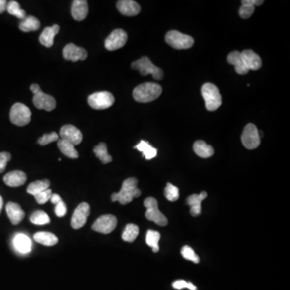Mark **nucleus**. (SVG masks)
Wrapping results in <instances>:
<instances>
[{"label":"nucleus","mask_w":290,"mask_h":290,"mask_svg":"<svg viewBox=\"0 0 290 290\" xmlns=\"http://www.w3.org/2000/svg\"><path fill=\"white\" fill-rule=\"evenodd\" d=\"M162 87L155 82H145L137 86L133 91L135 100L139 103H150L160 96Z\"/></svg>","instance_id":"2"},{"label":"nucleus","mask_w":290,"mask_h":290,"mask_svg":"<svg viewBox=\"0 0 290 290\" xmlns=\"http://www.w3.org/2000/svg\"><path fill=\"white\" fill-rule=\"evenodd\" d=\"M117 219L112 215H102L93 223L92 230L102 234H109L116 229Z\"/></svg>","instance_id":"10"},{"label":"nucleus","mask_w":290,"mask_h":290,"mask_svg":"<svg viewBox=\"0 0 290 290\" xmlns=\"http://www.w3.org/2000/svg\"><path fill=\"white\" fill-rule=\"evenodd\" d=\"M6 6H7V2L6 0H0V14L6 11Z\"/></svg>","instance_id":"45"},{"label":"nucleus","mask_w":290,"mask_h":290,"mask_svg":"<svg viewBox=\"0 0 290 290\" xmlns=\"http://www.w3.org/2000/svg\"><path fill=\"white\" fill-rule=\"evenodd\" d=\"M241 56L248 70H258L262 66L261 57L253 50L247 49L243 51Z\"/></svg>","instance_id":"20"},{"label":"nucleus","mask_w":290,"mask_h":290,"mask_svg":"<svg viewBox=\"0 0 290 290\" xmlns=\"http://www.w3.org/2000/svg\"><path fill=\"white\" fill-rule=\"evenodd\" d=\"M60 136L61 139L72 144L74 146L81 144L83 139L81 131L71 124H66L62 126L60 130Z\"/></svg>","instance_id":"14"},{"label":"nucleus","mask_w":290,"mask_h":290,"mask_svg":"<svg viewBox=\"0 0 290 290\" xmlns=\"http://www.w3.org/2000/svg\"><path fill=\"white\" fill-rule=\"evenodd\" d=\"M55 213H56L57 216L58 217H63L66 215V213H67V207L65 206V202L63 201H61V202H58L56 205Z\"/></svg>","instance_id":"43"},{"label":"nucleus","mask_w":290,"mask_h":290,"mask_svg":"<svg viewBox=\"0 0 290 290\" xmlns=\"http://www.w3.org/2000/svg\"><path fill=\"white\" fill-rule=\"evenodd\" d=\"M50 201L52 203H53V204L57 205L58 202L62 201V199H61V196L58 195L57 193H53L52 197H51Z\"/></svg>","instance_id":"44"},{"label":"nucleus","mask_w":290,"mask_h":290,"mask_svg":"<svg viewBox=\"0 0 290 290\" xmlns=\"http://www.w3.org/2000/svg\"><path fill=\"white\" fill-rule=\"evenodd\" d=\"M173 288L176 290H181V289L187 288L190 290H197V287L194 285L192 284L190 282H185L184 280H178L172 283Z\"/></svg>","instance_id":"41"},{"label":"nucleus","mask_w":290,"mask_h":290,"mask_svg":"<svg viewBox=\"0 0 290 290\" xmlns=\"http://www.w3.org/2000/svg\"><path fill=\"white\" fill-rule=\"evenodd\" d=\"M144 205L147 208L145 217L147 220L152 221L160 227H165L168 224V219L164 216L158 207V202L156 198L149 197L145 200Z\"/></svg>","instance_id":"5"},{"label":"nucleus","mask_w":290,"mask_h":290,"mask_svg":"<svg viewBox=\"0 0 290 290\" xmlns=\"http://www.w3.org/2000/svg\"><path fill=\"white\" fill-rule=\"evenodd\" d=\"M128 40V34L123 29L114 30L106 39L105 48L109 51H115L124 47Z\"/></svg>","instance_id":"11"},{"label":"nucleus","mask_w":290,"mask_h":290,"mask_svg":"<svg viewBox=\"0 0 290 290\" xmlns=\"http://www.w3.org/2000/svg\"><path fill=\"white\" fill-rule=\"evenodd\" d=\"M34 105L36 108L40 110H45L47 112H51L56 108L57 102L54 98L51 95L45 94L41 90H38L36 92L34 93L33 96Z\"/></svg>","instance_id":"12"},{"label":"nucleus","mask_w":290,"mask_h":290,"mask_svg":"<svg viewBox=\"0 0 290 290\" xmlns=\"http://www.w3.org/2000/svg\"><path fill=\"white\" fill-rule=\"evenodd\" d=\"M72 16L77 21H82L88 15V4L86 0H74L72 4Z\"/></svg>","instance_id":"21"},{"label":"nucleus","mask_w":290,"mask_h":290,"mask_svg":"<svg viewBox=\"0 0 290 290\" xmlns=\"http://www.w3.org/2000/svg\"><path fill=\"white\" fill-rule=\"evenodd\" d=\"M6 214L8 215L9 219L11 220L13 225H17L25 217V213L23 211L21 206L15 202H8L6 206Z\"/></svg>","instance_id":"18"},{"label":"nucleus","mask_w":290,"mask_h":290,"mask_svg":"<svg viewBox=\"0 0 290 290\" xmlns=\"http://www.w3.org/2000/svg\"><path fill=\"white\" fill-rule=\"evenodd\" d=\"M164 195L168 201L176 202L179 198V189L171 183H168L164 189Z\"/></svg>","instance_id":"37"},{"label":"nucleus","mask_w":290,"mask_h":290,"mask_svg":"<svg viewBox=\"0 0 290 290\" xmlns=\"http://www.w3.org/2000/svg\"><path fill=\"white\" fill-rule=\"evenodd\" d=\"M207 193L202 191L200 194H193L188 197L186 202L188 206H190V214L193 217H197L201 215L202 212V202L206 199Z\"/></svg>","instance_id":"17"},{"label":"nucleus","mask_w":290,"mask_h":290,"mask_svg":"<svg viewBox=\"0 0 290 290\" xmlns=\"http://www.w3.org/2000/svg\"><path fill=\"white\" fill-rule=\"evenodd\" d=\"M52 195H53L52 190L48 189H46V190H44V191L39 193L37 195L35 196V198H36L37 203L42 205L44 204V203H46L48 200H50Z\"/></svg>","instance_id":"40"},{"label":"nucleus","mask_w":290,"mask_h":290,"mask_svg":"<svg viewBox=\"0 0 290 290\" xmlns=\"http://www.w3.org/2000/svg\"><path fill=\"white\" fill-rule=\"evenodd\" d=\"M202 95L206 103V109L214 112L222 105V96L218 87L213 83H205L202 87Z\"/></svg>","instance_id":"3"},{"label":"nucleus","mask_w":290,"mask_h":290,"mask_svg":"<svg viewBox=\"0 0 290 290\" xmlns=\"http://www.w3.org/2000/svg\"><path fill=\"white\" fill-rule=\"evenodd\" d=\"M139 234V227L138 226L135 225L133 223H129L125 227L124 232H123V240L129 243H133L137 239Z\"/></svg>","instance_id":"33"},{"label":"nucleus","mask_w":290,"mask_h":290,"mask_svg":"<svg viewBox=\"0 0 290 290\" xmlns=\"http://www.w3.org/2000/svg\"><path fill=\"white\" fill-rule=\"evenodd\" d=\"M241 6L239 10V15L242 19H248L253 15L255 11V6L249 4L247 2L246 0L241 1Z\"/></svg>","instance_id":"36"},{"label":"nucleus","mask_w":290,"mask_h":290,"mask_svg":"<svg viewBox=\"0 0 290 290\" xmlns=\"http://www.w3.org/2000/svg\"><path fill=\"white\" fill-rule=\"evenodd\" d=\"M115 103V98L108 91L95 92L88 97V104L95 110H104L112 107Z\"/></svg>","instance_id":"8"},{"label":"nucleus","mask_w":290,"mask_h":290,"mask_svg":"<svg viewBox=\"0 0 290 290\" xmlns=\"http://www.w3.org/2000/svg\"><path fill=\"white\" fill-rule=\"evenodd\" d=\"M57 146L60 151L65 155V156L70 158V159H77L79 156L78 152L75 149L74 145L69 143L67 141L60 139L57 141Z\"/></svg>","instance_id":"29"},{"label":"nucleus","mask_w":290,"mask_h":290,"mask_svg":"<svg viewBox=\"0 0 290 290\" xmlns=\"http://www.w3.org/2000/svg\"><path fill=\"white\" fill-rule=\"evenodd\" d=\"M227 62L230 65L235 66V70L238 74L244 75V74H248L249 71L244 63V60L242 58L241 53H240L239 51H233L229 53L227 56Z\"/></svg>","instance_id":"22"},{"label":"nucleus","mask_w":290,"mask_h":290,"mask_svg":"<svg viewBox=\"0 0 290 290\" xmlns=\"http://www.w3.org/2000/svg\"><path fill=\"white\" fill-rule=\"evenodd\" d=\"M14 245L17 250L21 253H29L31 250V240L29 238L27 237L23 234H19L15 236L14 239Z\"/></svg>","instance_id":"28"},{"label":"nucleus","mask_w":290,"mask_h":290,"mask_svg":"<svg viewBox=\"0 0 290 290\" xmlns=\"http://www.w3.org/2000/svg\"><path fill=\"white\" fill-rule=\"evenodd\" d=\"M59 31L60 26L57 24H54L52 27H45L40 36V44L47 48H51L54 44L55 36Z\"/></svg>","instance_id":"23"},{"label":"nucleus","mask_w":290,"mask_h":290,"mask_svg":"<svg viewBox=\"0 0 290 290\" xmlns=\"http://www.w3.org/2000/svg\"><path fill=\"white\" fill-rule=\"evenodd\" d=\"M33 237L35 241L45 246H53L58 243V238L50 232H37Z\"/></svg>","instance_id":"26"},{"label":"nucleus","mask_w":290,"mask_h":290,"mask_svg":"<svg viewBox=\"0 0 290 290\" xmlns=\"http://www.w3.org/2000/svg\"><path fill=\"white\" fill-rule=\"evenodd\" d=\"M181 255L184 258L188 261H193V263L198 264L200 262V258L198 255L196 254L193 248L189 246H184L181 249Z\"/></svg>","instance_id":"38"},{"label":"nucleus","mask_w":290,"mask_h":290,"mask_svg":"<svg viewBox=\"0 0 290 290\" xmlns=\"http://www.w3.org/2000/svg\"><path fill=\"white\" fill-rule=\"evenodd\" d=\"M2 206H3V200H2V196L0 195V213L2 210Z\"/></svg>","instance_id":"46"},{"label":"nucleus","mask_w":290,"mask_h":290,"mask_svg":"<svg viewBox=\"0 0 290 290\" xmlns=\"http://www.w3.org/2000/svg\"><path fill=\"white\" fill-rule=\"evenodd\" d=\"M134 148L141 151L144 157L147 160L153 159L157 155V149L151 146L147 141H141L137 146H135Z\"/></svg>","instance_id":"27"},{"label":"nucleus","mask_w":290,"mask_h":290,"mask_svg":"<svg viewBox=\"0 0 290 290\" xmlns=\"http://www.w3.org/2000/svg\"><path fill=\"white\" fill-rule=\"evenodd\" d=\"M30 221L36 225H44L50 223V219L43 210H36L30 217Z\"/></svg>","instance_id":"35"},{"label":"nucleus","mask_w":290,"mask_h":290,"mask_svg":"<svg viewBox=\"0 0 290 290\" xmlns=\"http://www.w3.org/2000/svg\"><path fill=\"white\" fill-rule=\"evenodd\" d=\"M11 154L6 151L0 152V173L4 172L7 163L11 160Z\"/></svg>","instance_id":"42"},{"label":"nucleus","mask_w":290,"mask_h":290,"mask_svg":"<svg viewBox=\"0 0 290 290\" xmlns=\"http://www.w3.org/2000/svg\"><path fill=\"white\" fill-rule=\"evenodd\" d=\"M63 57L65 60L74 62L85 61L87 58V52L82 47L77 46L74 44H68L64 48Z\"/></svg>","instance_id":"15"},{"label":"nucleus","mask_w":290,"mask_h":290,"mask_svg":"<svg viewBox=\"0 0 290 290\" xmlns=\"http://www.w3.org/2000/svg\"><path fill=\"white\" fill-rule=\"evenodd\" d=\"M241 141L244 147L249 150L255 149L261 145L259 131L255 124H247L242 133Z\"/></svg>","instance_id":"9"},{"label":"nucleus","mask_w":290,"mask_h":290,"mask_svg":"<svg viewBox=\"0 0 290 290\" xmlns=\"http://www.w3.org/2000/svg\"><path fill=\"white\" fill-rule=\"evenodd\" d=\"M165 40L167 44L175 49H188L194 44L193 38L178 31H170L166 34Z\"/></svg>","instance_id":"7"},{"label":"nucleus","mask_w":290,"mask_h":290,"mask_svg":"<svg viewBox=\"0 0 290 290\" xmlns=\"http://www.w3.org/2000/svg\"><path fill=\"white\" fill-rule=\"evenodd\" d=\"M160 239V232L152 231V230L147 231V236H146V242H147V245L152 248L154 253H158L160 250V247H159Z\"/></svg>","instance_id":"32"},{"label":"nucleus","mask_w":290,"mask_h":290,"mask_svg":"<svg viewBox=\"0 0 290 290\" xmlns=\"http://www.w3.org/2000/svg\"><path fill=\"white\" fill-rule=\"evenodd\" d=\"M27 181V175L22 171H11L5 175L3 181L10 187H19L24 185Z\"/></svg>","instance_id":"19"},{"label":"nucleus","mask_w":290,"mask_h":290,"mask_svg":"<svg viewBox=\"0 0 290 290\" xmlns=\"http://www.w3.org/2000/svg\"><path fill=\"white\" fill-rule=\"evenodd\" d=\"M6 11H8L10 15H14L21 20L27 16L25 11H23V9H21L19 2H16V1H10L6 6Z\"/></svg>","instance_id":"34"},{"label":"nucleus","mask_w":290,"mask_h":290,"mask_svg":"<svg viewBox=\"0 0 290 290\" xmlns=\"http://www.w3.org/2000/svg\"><path fill=\"white\" fill-rule=\"evenodd\" d=\"M59 141V136L57 133L53 132V133H48V134H44L42 137H40V139L38 140V143L44 146V145H48V144L54 142V141Z\"/></svg>","instance_id":"39"},{"label":"nucleus","mask_w":290,"mask_h":290,"mask_svg":"<svg viewBox=\"0 0 290 290\" xmlns=\"http://www.w3.org/2000/svg\"><path fill=\"white\" fill-rule=\"evenodd\" d=\"M94 153L103 164H108L112 161V157L108 152V147L105 143H100L94 147Z\"/></svg>","instance_id":"31"},{"label":"nucleus","mask_w":290,"mask_h":290,"mask_svg":"<svg viewBox=\"0 0 290 290\" xmlns=\"http://www.w3.org/2000/svg\"><path fill=\"white\" fill-rule=\"evenodd\" d=\"M19 29L22 32H29L37 31L40 27V20L36 17L27 15L19 23Z\"/></svg>","instance_id":"24"},{"label":"nucleus","mask_w":290,"mask_h":290,"mask_svg":"<svg viewBox=\"0 0 290 290\" xmlns=\"http://www.w3.org/2000/svg\"><path fill=\"white\" fill-rule=\"evenodd\" d=\"M132 68L134 70H139L141 75L147 76L151 74L156 80H161L164 77L163 70L154 65L147 57H141V59L133 62Z\"/></svg>","instance_id":"4"},{"label":"nucleus","mask_w":290,"mask_h":290,"mask_svg":"<svg viewBox=\"0 0 290 290\" xmlns=\"http://www.w3.org/2000/svg\"><path fill=\"white\" fill-rule=\"evenodd\" d=\"M91 212V208L88 203L82 202L74 210L72 216L71 226L74 229H80L86 224L87 218Z\"/></svg>","instance_id":"13"},{"label":"nucleus","mask_w":290,"mask_h":290,"mask_svg":"<svg viewBox=\"0 0 290 290\" xmlns=\"http://www.w3.org/2000/svg\"><path fill=\"white\" fill-rule=\"evenodd\" d=\"M138 181L135 177H129L123 182L122 188L119 193H112V202H119L120 204L127 205L133 201V198H138L141 191L137 188Z\"/></svg>","instance_id":"1"},{"label":"nucleus","mask_w":290,"mask_h":290,"mask_svg":"<svg viewBox=\"0 0 290 290\" xmlns=\"http://www.w3.org/2000/svg\"><path fill=\"white\" fill-rule=\"evenodd\" d=\"M49 186H50V181L47 179H44L41 181H36L31 183L27 187V192L35 197L41 192L49 189Z\"/></svg>","instance_id":"30"},{"label":"nucleus","mask_w":290,"mask_h":290,"mask_svg":"<svg viewBox=\"0 0 290 290\" xmlns=\"http://www.w3.org/2000/svg\"><path fill=\"white\" fill-rule=\"evenodd\" d=\"M116 7L122 15L136 16L141 12V6L133 0H120L116 3Z\"/></svg>","instance_id":"16"},{"label":"nucleus","mask_w":290,"mask_h":290,"mask_svg":"<svg viewBox=\"0 0 290 290\" xmlns=\"http://www.w3.org/2000/svg\"><path fill=\"white\" fill-rule=\"evenodd\" d=\"M193 151L198 156L202 158H209L215 153V150L210 145L203 141H197L193 145Z\"/></svg>","instance_id":"25"},{"label":"nucleus","mask_w":290,"mask_h":290,"mask_svg":"<svg viewBox=\"0 0 290 290\" xmlns=\"http://www.w3.org/2000/svg\"><path fill=\"white\" fill-rule=\"evenodd\" d=\"M32 117L31 110L23 103H16L11 107L10 112V120L17 126H25L29 124Z\"/></svg>","instance_id":"6"}]
</instances>
